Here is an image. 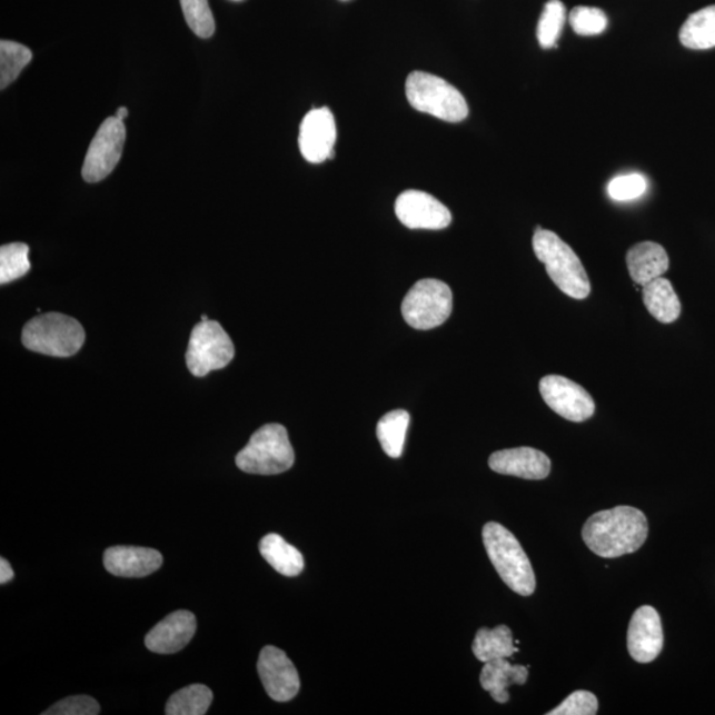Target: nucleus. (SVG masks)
<instances>
[{
	"label": "nucleus",
	"instance_id": "4be33fe9",
	"mask_svg": "<svg viewBox=\"0 0 715 715\" xmlns=\"http://www.w3.org/2000/svg\"><path fill=\"white\" fill-rule=\"evenodd\" d=\"M471 649H474L478 662L484 664L493 662V659L512 657L518 652L515 640H513L512 630L506 626L478 630Z\"/></svg>",
	"mask_w": 715,
	"mask_h": 715
},
{
	"label": "nucleus",
	"instance_id": "f03ea898",
	"mask_svg": "<svg viewBox=\"0 0 715 715\" xmlns=\"http://www.w3.org/2000/svg\"><path fill=\"white\" fill-rule=\"evenodd\" d=\"M533 249L537 259L545 264L548 277L565 295L585 300L592 294V284L580 259L557 234L537 227Z\"/></svg>",
	"mask_w": 715,
	"mask_h": 715
},
{
	"label": "nucleus",
	"instance_id": "aec40b11",
	"mask_svg": "<svg viewBox=\"0 0 715 715\" xmlns=\"http://www.w3.org/2000/svg\"><path fill=\"white\" fill-rule=\"evenodd\" d=\"M645 308L662 324H672L682 315V302L669 280L664 277L643 287Z\"/></svg>",
	"mask_w": 715,
	"mask_h": 715
},
{
	"label": "nucleus",
	"instance_id": "39448f33",
	"mask_svg": "<svg viewBox=\"0 0 715 715\" xmlns=\"http://www.w3.org/2000/svg\"><path fill=\"white\" fill-rule=\"evenodd\" d=\"M22 341L31 351L68 358L85 345L86 331L78 319L61 314H46L26 324Z\"/></svg>",
	"mask_w": 715,
	"mask_h": 715
},
{
	"label": "nucleus",
	"instance_id": "f704fd0d",
	"mask_svg": "<svg viewBox=\"0 0 715 715\" xmlns=\"http://www.w3.org/2000/svg\"><path fill=\"white\" fill-rule=\"evenodd\" d=\"M128 115H129L128 108L123 107V108H118L116 117L118 118V120L125 121V118H127Z\"/></svg>",
	"mask_w": 715,
	"mask_h": 715
},
{
	"label": "nucleus",
	"instance_id": "7ed1b4c3",
	"mask_svg": "<svg viewBox=\"0 0 715 715\" xmlns=\"http://www.w3.org/2000/svg\"><path fill=\"white\" fill-rule=\"evenodd\" d=\"M483 539L491 565L505 585L518 595H533L536 592V575L518 539L497 523L484 526Z\"/></svg>",
	"mask_w": 715,
	"mask_h": 715
},
{
	"label": "nucleus",
	"instance_id": "c756f323",
	"mask_svg": "<svg viewBox=\"0 0 715 715\" xmlns=\"http://www.w3.org/2000/svg\"><path fill=\"white\" fill-rule=\"evenodd\" d=\"M570 24L580 37H596L607 30L608 18L596 7L578 6L570 13Z\"/></svg>",
	"mask_w": 715,
	"mask_h": 715
},
{
	"label": "nucleus",
	"instance_id": "423d86ee",
	"mask_svg": "<svg viewBox=\"0 0 715 715\" xmlns=\"http://www.w3.org/2000/svg\"><path fill=\"white\" fill-rule=\"evenodd\" d=\"M406 96L411 107L420 113L447 122H461L469 115L464 96L449 82L435 75L415 71L406 81Z\"/></svg>",
	"mask_w": 715,
	"mask_h": 715
},
{
	"label": "nucleus",
	"instance_id": "f3484780",
	"mask_svg": "<svg viewBox=\"0 0 715 715\" xmlns=\"http://www.w3.org/2000/svg\"><path fill=\"white\" fill-rule=\"evenodd\" d=\"M162 554L155 548L115 546L103 554V566L108 573L122 578H143L161 568Z\"/></svg>",
	"mask_w": 715,
	"mask_h": 715
},
{
	"label": "nucleus",
	"instance_id": "4468645a",
	"mask_svg": "<svg viewBox=\"0 0 715 715\" xmlns=\"http://www.w3.org/2000/svg\"><path fill=\"white\" fill-rule=\"evenodd\" d=\"M627 645L630 657L640 664L652 663L662 654L663 623L654 607L643 606L632 616Z\"/></svg>",
	"mask_w": 715,
	"mask_h": 715
},
{
	"label": "nucleus",
	"instance_id": "2f4dec72",
	"mask_svg": "<svg viewBox=\"0 0 715 715\" xmlns=\"http://www.w3.org/2000/svg\"><path fill=\"white\" fill-rule=\"evenodd\" d=\"M598 698L587 691H576L564 703L547 715H595L598 713Z\"/></svg>",
	"mask_w": 715,
	"mask_h": 715
},
{
	"label": "nucleus",
	"instance_id": "c9c22d12",
	"mask_svg": "<svg viewBox=\"0 0 715 715\" xmlns=\"http://www.w3.org/2000/svg\"><path fill=\"white\" fill-rule=\"evenodd\" d=\"M201 321H208V317H207V316H205V315H203V316H201Z\"/></svg>",
	"mask_w": 715,
	"mask_h": 715
},
{
	"label": "nucleus",
	"instance_id": "6ab92c4d",
	"mask_svg": "<svg viewBox=\"0 0 715 715\" xmlns=\"http://www.w3.org/2000/svg\"><path fill=\"white\" fill-rule=\"evenodd\" d=\"M529 677V669L524 665H512L508 658L493 659L485 663L481 671L480 683L484 691L490 693L498 704L508 703L510 685H524Z\"/></svg>",
	"mask_w": 715,
	"mask_h": 715
},
{
	"label": "nucleus",
	"instance_id": "412c9836",
	"mask_svg": "<svg viewBox=\"0 0 715 715\" xmlns=\"http://www.w3.org/2000/svg\"><path fill=\"white\" fill-rule=\"evenodd\" d=\"M262 558L284 576L300 575L305 567L302 554L279 534H268L260 540Z\"/></svg>",
	"mask_w": 715,
	"mask_h": 715
},
{
	"label": "nucleus",
	"instance_id": "f257e3e1",
	"mask_svg": "<svg viewBox=\"0 0 715 715\" xmlns=\"http://www.w3.org/2000/svg\"><path fill=\"white\" fill-rule=\"evenodd\" d=\"M589 550L602 558L614 559L640 548L648 537V520L632 506L595 513L582 530Z\"/></svg>",
	"mask_w": 715,
	"mask_h": 715
},
{
	"label": "nucleus",
	"instance_id": "1a4fd4ad",
	"mask_svg": "<svg viewBox=\"0 0 715 715\" xmlns=\"http://www.w3.org/2000/svg\"><path fill=\"white\" fill-rule=\"evenodd\" d=\"M127 140V129L123 121L109 117L101 123L89 145L82 165V178L88 183H97L106 179L116 169L122 157L123 143Z\"/></svg>",
	"mask_w": 715,
	"mask_h": 715
},
{
	"label": "nucleus",
	"instance_id": "bb28decb",
	"mask_svg": "<svg viewBox=\"0 0 715 715\" xmlns=\"http://www.w3.org/2000/svg\"><path fill=\"white\" fill-rule=\"evenodd\" d=\"M30 248L24 242H11L0 248V284H9L30 272Z\"/></svg>",
	"mask_w": 715,
	"mask_h": 715
},
{
	"label": "nucleus",
	"instance_id": "9d476101",
	"mask_svg": "<svg viewBox=\"0 0 715 715\" xmlns=\"http://www.w3.org/2000/svg\"><path fill=\"white\" fill-rule=\"evenodd\" d=\"M539 393L555 414L574 423L586 421L595 414V401L585 388L560 375H547L539 381Z\"/></svg>",
	"mask_w": 715,
	"mask_h": 715
},
{
	"label": "nucleus",
	"instance_id": "72a5a7b5",
	"mask_svg": "<svg viewBox=\"0 0 715 715\" xmlns=\"http://www.w3.org/2000/svg\"><path fill=\"white\" fill-rule=\"evenodd\" d=\"M13 575L16 574H13L12 567L10 566L9 562H7L4 558L0 559V585H6V583L12 580Z\"/></svg>",
	"mask_w": 715,
	"mask_h": 715
},
{
	"label": "nucleus",
	"instance_id": "cd10ccee",
	"mask_svg": "<svg viewBox=\"0 0 715 715\" xmlns=\"http://www.w3.org/2000/svg\"><path fill=\"white\" fill-rule=\"evenodd\" d=\"M565 22V4L560 0H548L538 22L537 38L540 47L545 48V50L557 47Z\"/></svg>",
	"mask_w": 715,
	"mask_h": 715
},
{
	"label": "nucleus",
	"instance_id": "ddd939ff",
	"mask_svg": "<svg viewBox=\"0 0 715 715\" xmlns=\"http://www.w3.org/2000/svg\"><path fill=\"white\" fill-rule=\"evenodd\" d=\"M395 213L403 226L411 229H444L453 221V213L441 201L425 191L401 192L395 201Z\"/></svg>",
	"mask_w": 715,
	"mask_h": 715
},
{
	"label": "nucleus",
	"instance_id": "dca6fc26",
	"mask_svg": "<svg viewBox=\"0 0 715 715\" xmlns=\"http://www.w3.org/2000/svg\"><path fill=\"white\" fill-rule=\"evenodd\" d=\"M489 467L499 475L525 480H545L550 475L552 461L544 453L530 447L498 450L489 457Z\"/></svg>",
	"mask_w": 715,
	"mask_h": 715
},
{
	"label": "nucleus",
	"instance_id": "7c9ffc66",
	"mask_svg": "<svg viewBox=\"0 0 715 715\" xmlns=\"http://www.w3.org/2000/svg\"><path fill=\"white\" fill-rule=\"evenodd\" d=\"M648 190V180L642 173L632 172L610 180L607 187L608 196L616 201L635 200Z\"/></svg>",
	"mask_w": 715,
	"mask_h": 715
},
{
	"label": "nucleus",
	"instance_id": "f8f14e48",
	"mask_svg": "<svg viewBox=\"0 0 715 715\" xmlns=\"http://www.w3.org/2000/svg\"><path fill=\"white\" fill-rule=\"evenodd\" d=\"M259 676L268 696L277 703H288L300 691V676L286 652L268 645L260 652Z\"/></svg>",
	"mask_w": 715,
	"mask_h": 715
},
{
	"label": "nucleus",
	"instance_id": "c85d7f7f",
	"mask_svg": "<svg viewBox=\"0 0 715 715\" xmlns=\"http://www.w3.org/2000/svg\"><path fill=\"white\" fill-rule=\"evenodd\" d=\"M187 24L197 37L211 38L215 32V20L208 0H180Z\"/></svg>",
	"mask_w": 715,
	"mask_h": 715
},
{
	"label": "nucleus",
	"instance_id": "0eeeda50",
	"mask_svg": "<svg viewBox=\"0 0 715 715\" xmlns=\"http://www.w3.org/2000/svg\"><path fill=\"white\" fill-rule=\"evenodd\" d=\"M454 309L453 290L446 282L426 279L409 289L401 315L414 329L429 330L447 321Z\"/></svg>",
	"mask_w": 715,
	"mask_h": 715
},
{
	"label": "nucleus",
	"instance_id": "2eb2a0df",
	"mask_svg": "<svg viewBox=\"0 0 715 715\" xmlns=\"http://www.w3.org/2000/svg\"><path fill=\"white\" fill-rule=\"evenodd\" d=\"M196 632V615L190 610H176L146 635L145 644L155 654L172 655L182 651L191 642Z\"/></svg>",
	"mask_w": 715,
	"mask_h": 715
},
{
	"label": "nucleus",
	"instance_id": "6e6552de",
	"mask_svg": "<svg viewBox=\"0 0 715 715\" xmlns=\"http://www.w3.org/2000/svg\"><path fill=\"white\" fill-rule=\"evenodd\" d=\"M235 357V346L226 330L217 321H201L193 326L186 363L192 375L206 377L215 370L225 369Z\"/></svg>",
	"mask_w": 715,
	"mask_h": 715
},
{
	"label": "nucleus",
	"instance_id": "9b49d317",
	"mask_svg": "<svg viewBox=\"0 0 715 715\" xmlns=\"http://www.w3.org/2000/svg\"><path fill=\"white\" fill-rule=\"evenodd\" d=\"M337 125L329 108L310 110L305 116L298 146L301 155L310 163H322L335 157Z\"/></svg>",
	"mask_w": 715,
	"mask_h": 715
},
{
	"label": "nucleus",
	"instance_id": "b1692460",
	"mask_svg": "<svg viewBox=\"0 0 715 715\" xmlns=\"http://www.w3.org/2000/svg\"><path fill=\"white\" fill-rule=\"evenodd\" d=\"M409 414L405 409H395L381 418L377 426V436L385 454L398 458L405 447Z\"/></svg>",
	"mask_w": 715,
	"mask_h": 715
},
{
	"label": "nucleus",
	"instance_id": "a211bd4d",
	"mask_svg": "<svg viewBox=\"0 0 715 715\" xmlns=\"http://www.w3.org/2000/svg\"><path fill=\"white\" fill-rule=\"evenodd\" d=\"M627 267L630 279L637 286L645 287L658 277H663L669 269L668 254L657 242H638L627 254Z\"/></svg>",
	"mask_w": 715,
	"mask_h": 715
},
{
	"label": "nucleus",
	"instance_id": "e433bc0d",
	"mask_svg": "<svg viewBox=\"0 0 715 715\" xmlns=\"http://www.w3.org/2000/svg\"><path fill=\"white\" fill-rule=\"evenodd\" d=\"M235 2H238V0H235Z\"/></svg>",
	"mask_w": 715,
	"mask_h": 715
},
{
	"label": "nucleus",
	"instance_id": "5701e85b",
	"mask_svg": "<svg viewBox=\"0 0 715 715\" xmlns=\"http://www.w3.org/2000/svg\"><path fill=\"white\" fill-rule=\"evenodd\" d=\"M679 41L689 50L715 47V4L692 13L679 30Z\"/></svg>",
	"mask_w": 715,
	"mask_h": 715
},
{
	"label": "nucleus",
	"instance_id": "20e7f679",
	"mask_svg": "<svg viewBox=\"0 0 715 715\" xmlns=\"http://www.w3.org/2000/svg\"><path fill=\"white\" fill-rule=\"evenodd\" d=\"M294 464L295 450L287 428L281 425H266L256 430L246 448L236 456L238 468L251 475H280Z\"/></svg>",
	"mask_w": 715,
	"mask_h": 715
},
{
	"label": "nucleus",
	"instance_id": "a878e982",
	"mask_svg": "<svg viewBox=\"0 0 715 715\" xmlns=\"http://www.w3.org/2000/svg\"><path fill=\"white\" fill-rule=\"evenodd\" d=\"M31 60L29 47L11 40L0 41V88L6 89L12 85Z\"/></svg>",
	"mask_w": 715,
	"mask_h": 715
},
{
	"label": "nucleus",
	"instance_id": "393cba45",
	"mask_svg": "<svg viewBox=\"0 0 715 715\" xmlns=\"http://www.w3.org/2000/svg\"><path fill=\"white\" fill-rule=\"evenodd\" d=\"M210 687L193 684L173 693L166 705L168 715H205L212 704Z\"/></svg>",
	"mask_w": 715,
	"mask_h": 715
},
{
	"label": "nucleus",
	"instance_id": "473e14b6",
	"mask_svg": "<svg viewBox=\"0 0 715 715\" xmlns=\"http://www.w3.org/2000/svg\"><path fill=\"white\" fill-rule=\"evenodd\" d=\"M100 705L89 696H73L61 699L43 715H97L100 714Z\"/></svg>",
	"mask_w": 715,
	"mask_h": 715
}]
</instances>
